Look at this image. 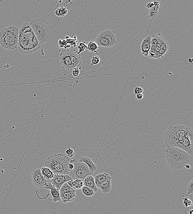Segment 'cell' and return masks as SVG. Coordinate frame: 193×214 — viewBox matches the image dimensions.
<instances>
[{
  "label": "cell",
  "mask_w": 193,
  "mask_h": 214,
  "mask_svg": "<svg viewBox=\"0 0 193 214\" xmlns=\"http://www.w3.org/2000/svg\"><path fill=\"white\" fill-rule=\"evenodd\" d=\"M166 147L174 146L188 153L193 154L192 128L183 125L171 126L168 128L164 136Z\"/></svg>",
  "instance_id": "cell-1"
},
{
  "label": "cell",
  "mask_w": 193,
  "mask_h": 214,
  "mask_svg": "<svg viewBox=\"0 0 193 214\" xmlns=\"http://www.w3.org/2000/svg\"><path fill=\"white\" fill-rule=\"evenodd\" d=\"M30 24L24 23L19 29L18 48L22 54L32 53L41 47Z\"/></svg>",
  "instance_id": "cell-2"
},
{
  "label": "cell",
  "mask_w": 193,
  "mask_h": 214,
  "mask_svg": "<svg viewBox=\"0 0 193 214\" xmlns=\"http://www.w3.org/2000/svg\"><path fill=\"white\" fill-rule=\"evenodd\" d=\"M165 154L168 165L173 170L182 169L190 160L188 153L177 147H166Z\"/></svg>",
  "instance_id": "cell-3"
},
{
  "label": "cell",
  "mask_w": 193,
  "mask_h": 214,
  "mask_svg": "<svg viewBox=\"0 0 193 214\" xmlns=\"http://www.w3.org/2000/svg\"><path fill=\"white\" fill-rule=\"evenodd\" d=\"M69 158L64 154H56L46 159L45 166L49 168L54 174L69 175Z\"/></svg>",
  "instance_id": "cell-4"
},
{
  "label": "cell",
  "mask_w": 193,
  "mask_h": 214,
  "mask_svg": "<svg viewBox=\"0 0 193 214\" xmlns=\"http://www.w3.org/2000/svg\"><path fill=\"white\" fill-rule=\"evenodd\" d=\"M30 27L40 44L47 42L52 36L53 26L42 18L32 20Z\"/></svg>",
  "instance_id": "cell-5"
},
{
  "label": "cell",
  "mask_w": 193,
  "mask_h": 214,
  "mask_svg": "<svg viewBox=\"0 0 193 214\" xmlns=\"http://www.w3.org/2000/svg\"><path fill=\"white\" fill-rule=\"evenodd\" d=\"M19 28L10 26L0 31V44L6 49L13 50L18 48Z\"/></svg>",
  "instance_id": "cell-6"
},
{
  "label": "cell",
  "mask_w": 193,
  "mask_h": 214,
  "mask_svg": "<svg viewBox=\"0 0 193 214\" xmlns=\"http://www.w3.org/2000/svg\"><path fill=\"white\" fill-rule=\"evenodd\" d=\"M70 163L74 165V169L70 171L69 173V175L73 180L80 179L83 181L85 177L92 174L88 166L85 163L77 161L76 159L71 160Z\"/></svg>",
  "instance_id": "cell-7"
},
{
  "label": "cell",
  "mask_w": 193,
  "mask_h": 214,
  "mask_svg": "<svg viewBox=\"0 0 193 214\" xmlns=\"http://www.w3.org/2000/svg\"><path fill=\"white\" fill-rule=\"evenodd\" d=\"M95 42L98 46L110 48L118 43L115 31L107 29L103 31L97 36Z\"/></svg>",
  "instance_id": "cell-8"
},
{
  "label": "cell",
  "mask_w": 193,
  "mask_h": 214,
  "mask_svg": "<svg viewBox=\"0 0 193 214\" xmlns=\"http://www.w3.org/2000/svg\"><path fill=\"white\" fill-rule=\"evenodd\" d=\"M76 190L70 187L67 182L64 184L59 190L61 201L64 203L70 202L74 200Z\"/></svg>",
  "instance_id": "cell-9"
},
{
  "label": "cell",
  "mask_w": 193,
  "mask_h": 214,
  "mask_svg": "<svg viewBox=\"0 0 193 214\" xmlns=\"http://www.w3.org/2000/svg\"><path fill=\"white\" fill-rule=\"evenodd\" d=\"M49 179H46L42 174L40 169L33 170L31 175V182L36 188L43 189L47 184Z\"/></svg>",
  "instance_id": "cell-10"
},
{
  "label": "cell",
  "mask_w": 193,
  "mask_h": 214,
  "mask_svg": "<svg viewBox=\"0 0 193 214\" xmlns=\"http://www.w3.org/2000/svg\"><path fill=\"white\" fill-rule=\"evenodd\" d=\"M60 62L61 66L64 69L73 70L69 49L63 50L60 54Z\"/></svg>",
  "instance_id": "cell-11"
},
{
  "label": "cell",
  "mask_w": 193,
  "mask_h": 214,
  "mask_svg": "<svg viewBox=\"0 0 193 214\" xmlns=\"http://www.w3.org/2000/svg\"><path fill=\"white\" fill-rule=\"evenodd\" d=\"M72 180L73 179L69 175L54 174L53 177L51 179V183L59 191L61 187L64 184Z\"/></svg>",
  "instance_id": "cell-12"
},
{
  "label": "cell",
  "mask_w": 193,
  "mask_h": 214,
  "mask_svg": "<svg viewBox=\"0 0 193 214\" xmlns=\"http://www.w3.org/2000/svg\"><path fill=\"white\" fill-rule=\"evenodd\" d=\"M69 52L73 69L75 68L81 69V58L80 54L75 49H69Z\"/></svg>",
  "instance_id": "cell-13"
},
{
  "label": "cell",
  "mask_w": 193,
  "mask_h": 214,
  "mask_svg": "<svg viewBox=\"0 0 193 214\" xmlns=\"http://www.w3.org/2000/svg\"><path fill=\"white\" fill-rule=\"evenodd\" d=\"M43 189L50 190L51 194L52 196L54 202L62 201L60 196L59 191L52 184L51 179H49L47 184Z\"/></svg>",
  "instance_id": "cell-14"
},
{
  "label": "cell",
  "mask_w": 193,
  "mask_h": 214,
  "mask_svg": "<svg viewBox=\"0 0 193 214\" xmlns=\"http://www.w3.org/2000/svg\"><path fill=\"white\" fill-rule=\"evenodd\" d=\"M152 36L151 35L147 36L143 39L141 45V50L142 54L144 57H149V52L151 46V41Z\"/></svg>",
  "instance_id": "cell-15"
},
{
  "label": "cell",
  "mask_w": 193,
  "mask_h": 214,
  "mask_svg": "<svg viewBox=\"0 0 193 214\" xmlns=\"http://www.w3.org/2000/svg\"><path fill=\"white\" fill-rule=\"evenodd\" d=\"M160 49L158 54L152 57L153 59H159L167 52L169 47V44L167 40L164 37L160 36Z\"/></svg>",
  "instance_id": "cell-16"
},
{
  "label": "cell",
  "mask_w": 193,
  "mask_h": 214,
  "mask_svg": "<svg viewBox=\"0 0 193 214\" xmlns=\"http://www.w3.org/2000/svg\"><path fill=\"white\" fill-rule=\"evenodd\" d=\"M83 182L84 186L91 188L95 193L98 191V188L96 186L94 177H93L92 175H89L87 176L84 179Z\"/></svg>",
  "instance_id": "cell-17"
},
{
  "label": "cell",
  "mask_w": 193,
  "mask_h": 214,
  "mask_svg": "<svg viewBox=\"0 0 193 214\" xmlns=\"http://www.w3.org/2000/svg\"><path fill=\"white\" fill-rule=\"evenodd\" d=\"M112 178L109 174L106 173H99L94 177V180L97 188L100 183L103 182L111 180Z\"/></svg>",
  "instance_id": "cell-18"
},
{
  "label": "cell",
  "mask_w": 193,
  "mask_h": 214,
  "mask_svg": "<svg viewBox=\"0 0 193 214\" xmlns=\"http://www.w3.org/2000/svg\"><path fill=\"white\" fill-rule=\"evenodd\" d=\"M154 6L149 10L147 15V17L150 19H152L156 17L159 11L160 5L159 1H154Z\"/></svg>",
  "instance_id": "cell-19"
},
{
  "label": "cell",
  "mask_w": 193,
  "mask_h": 214,
  "mask_svg": "<svg viewBox=\"0 0 193 214\" xmlns=\"http://www.w3.org/2000/svg\"><path fill=\"white\" fill-rule=\"evenodd\" d=\"M79 162L85 163L88 166L91 173H94L97 170V167L95 164L89 157H83L79 161Z\"/></svg>",
  "instance_id": "cell-20"
},
{
  "label": "cell",
  "mask_w": 193,
  "mask_h": 214,
  "mask_svg": "<svg viewBox=\"0 0 193 214\" xmlns=\"http://www.w3.org/2000/svg\"><path fill=\"white\" fill-rule=\"evenodd\" d=\"M98 188L100 189L103 193H108L111 190V180L103 182L99 184Z\"/></svg>",
  "instance_id": "cell-21"
},
{
  "label": "cell",
  "mask_w": 193,
  "mask_h": 214,
  "mask_svg": "<svg viewBox=\"0 0 193 214\" xmlns=\"http://www.w3.org/2000/svg\"><path fill=\"white\" fill-rule=\"evenodd\" d=\"M68 185L74 189H79L82 188L83 186V182L82 180L80 179H76L75 180H72L67 182Z\"/></svg>",
  "instance_id": "cell-22"
},
{
  "label": "cell",
  "mask_w": 193,
  "mask_h": 214,
  "mask_svg": "<svg viewBox=\"0 0 193 214\" xmlns=\"http://www.w3.org/2000/svg\"><path fill=\"white\" fill-rule=\"evenodd\" d=\"M40 169L42 174L46 179H51L53 177L54 174L49 168L45 166L42 167Z\"/></svg>",
  "instance_id": "cell-23"
},
{
  "label": "cell",
  "mask_w": 193,
  "mask_h": 214,
  "mask_svg": "<svg viewBox=\"0 0 193 214\" xmlns=\"http://www.w3.org/2000/svg\"><path fill=\"white\" fill-rule=\"evenodd\" d=\"M69 12V9L66 7L61 6L58 8L55 11V14L57 17H63L66 15Z\"/></svg>",
  "instance_id": "cell-24"
},
{
  "label": "cell",
  "mask_w": 193,
  "mask_h": 214,
  "mask_svg": "<svg viewBox=\"0 0 193 214\" xmlns=\"http://www.w3.org/2000/svg\"><path fill=\"white\" fill-rule=\"evenodd\" d=\"M81 189H82V191L83 194L85 195V196L87 197L93 196L94 195V193H95V192L93 191L91 188L87 187V186H84V185L81 188Z\"/></svg>",
  "instance_id": "cell-25"
},
{
  "label": "cell",
  "mask_w": 193,
  "mask_h": 214,
  "mask_svg": "<svg viewBox=\"0 0 193 214\" xmlns=\"http://www.w3.org/2000/svg\"><path fill=\"white\" fill-rule=\"evenodd\" d=\"M87 47L88 50L90 51L95 53L97 52V49L99 48V46L94 41H91L89 42Z\"/></svg>",
  "instance_id": "cell-26"
},
{
  "label": "cell",
  "mask_w": 193,
  "mask_h": 214,
  "mask_svg": "<svg viewBox=\"0 0 193 214\" xmlns=\"http://www.w3.org/2000/svg\"><path fill=\"white\" fill-rule=\"evenodd\" d=\"M182 199L183 203L184 205L185 206V207L187 208V209H188L189 207L192 206V201L190 199H189L188 197L183 198Z\"/></svg>",
  "instance_id": "cell-27"
},
{
  "label": "cell",
  "mask_w": 193,
  "mask_h": 214,
  "mask_svg": "<svg viewBox=\"0 0 193 214\" xmlns=\"http://www.w3.org/2000/svg\"><path fill=\"white\" fill-rule=\"evenodd\" d=\"M187 191L188 194H191L193 193V180L192 179L188 184L187 187Z\"/></svg>",
  "instance_id": "cell-28"
},
{
  "label": "cell",
  "mask_w": 193,
  "mask_h": 214,
  "mask_svg": "<svg viewBox=\"0 0 193 214\" xmlns=\"http://www.w3.org/2000/svg\"><path fill=\"white\" fill-rule=\"evenodd\" d=\"M100 59L99 56L96 55L92 57L91 59V65H96L100 63Z\"/></svg>",
  "instance_id": "cell-29"
},
{
  "label": "cell",
  "mask_w": 193,
  "mask_h": 214,
  "mask_svg": "<svg viewBox=\"0 0 193 214\" xmlns=\"http://www.w3.org/2000/svg\"><path fill=\"white\" fill-rule=\"evenodd\" d=\"M78 49H79V51L78 52V53L80 54L81 52H83L84 50H86V49H88L87 47L86 46L85 43L83 42H80L79 44V46L78 47Z\"/></svg>",
  "instance_id": "cell-30"
},
{
  "label": "cell",
  "mask_w": 193,
  "mask_h": 214,
  "mask_svg": "<svg viewBox=\"0 0 193 214\" xmlns=\"http://www.w3.org/2000/svg\"><path fill=\"white\" fill-rule=\"evenodd\" d=\"M66 153L69 157L72 158L74 156V151L71 148H69L67 150H66Z\"/></svg>",
  "instance_id": "cell-31"
},
{
  "label": "cell",
  "mask_w": 193,
  "mask_h": 214,
  "mask_svg": "<svg viewBox=\"0 0 193 214\" xmlns=\"http://www.w3.org/2000/svg\"><path fill=\"white\" fill-rule=\"evenodd\" d=\"M80 68H75L72 70L73 72H72V75L74 77H78L80 75Z\"/></svg>",
  "instance_id": "cell-32"
},
{
  "label": "cell",
  "mask_w": 193,
  "mask_h": 214,
  "mask_svg": "<svg viewBox=\"0 0 193 214\" xmlns=\"http://www.w3.org/2000/svg\"><path fill=\"white\" fill-rule=\"evenodd\" d=\"M134 94H143V88H141V87H136L134 89Z\"/></svg>",
  "instance_id": "cell-33"
},
{
  "label": "cell",
  "mask_w": 193,
  "mask_h": 214,
  "mask_svg": "<svg viewBox=\"0 0 193 214\" xmlns=\"http://www.w3.org/2000/svg\"><path fill=\"white\" fill-rule=\"evenodd\" d=\"M154 6V2H149L148 4H147L146 5V7L147 9L150 10V9H151Z\"/></svg>",
  "instance_id": "cell-34"
},
{
  "label": "cell",
  "mask_w": 193,
  "mask_h": 214,
  "mask_svg": "<svg viewBox=\"0 0 193 214\" xmlns=\"http://www.w3.org/2000/svg\"><path fill=\"white\" fill-rule=\"evenodd\" d=\"M143 97H144V96H143V94H136V98L137 100H142L143 98Z\"/></svg>",
  "instance_id": "cell-35"
},
{
  "label": "cell",
  "mask_w": 193,
  "mask_h": 214,
  "mask_svg": "<svg viewBox=\"0 0 193 214\" xmlns=\"http://www.w3.org/2000/svg\"><path fill=\"white\" fill-rule=\"evenodd\" d=\"M74 165L73 164H72V163H70V164H69V171H71V170H73V169H74Z\"/></svg>",
  "instance_id": "cell-36"
},
{
  "label": "cell",
  "mask_w": 193,
  "mask_h": 214,
  "mask_svg": "<svg viewBox=\"0 0 193 214\" xmlns=\"http://www.w3.org/2000/svg\"><path fill=\"white\" fill-rule=\"evenodd\" d=\"M185 167L186 168H187V169H190L191 168V166H190L189 165V164H187V165H186L185 166Z\"/></svg>",
  "instance_id": "cell-37"
},
{
  "label": "cell",
  "mask_w": 193,
  "mask_h": 214,
  "mask_svg": "<svg viewBox=\"0 0 193 214\" xmlns=\"http://www.w3.org/2000/svg\"><path fill=\"white\" fill-rule=\"evenodd\" d=\"M193 209H191L190 210H189V214H193Z\"/></svg>",
  "instance_id": "cell-38"
},
{
  "label": "cell",
  "mask_w": 193,
  "mask_h": 214,
  "mask_svg": "<svg viewBox=\"0 0 193 214\" xmlns=\"http://www.w3.org/2000/svg\"><path fill=\"white\" fill-rule=\"evenodd\" d=\"M189 62L190 63H193V59H189Z\"/></svg>",
  "instance_id": "cell-39"
}]
</instances>
